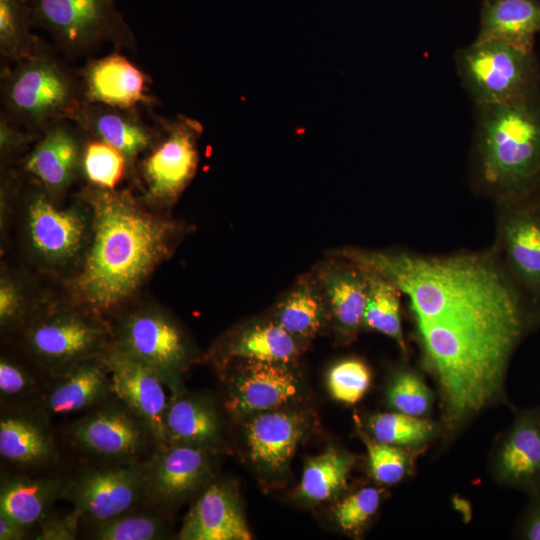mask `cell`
Segmentation results:
<instances>
[{
	"label": "cell",
	"mask_w": 540,
	"mask_h": 540,
	"mask_svg": "<svg viewBox=\"0 0 540 540\" xmlns=\"http://www.w3.org/2000/svg\"><path fill=\"white\" fill-rule=\"evenodd\" d=\"M334 253L407 297L423 365L438 390L444 440L505 400L512 355L539 317L490 248L444 255L362 248Z\"/></svg>",
	"instance_id": "1"
},
{
	"label": "cell",
	"mask_w": 540,
	"mask_h": 540,
	"mask_svg": "<svg viewBox=\"0 0 540 540\" xmlns=\"http://www.w3.org/2000/svg\"><path fill=\"white\" fill-rule=\"evenodd\" d=\"M145 465L83 463L69 472L62 500L71 504L81 527L135 510L146 505Z\"/></svg>",
	"instance_id": "10"
},
{
	"label": "cell",
	"mask_w": 540,
	"mask_h": 540,
	"mask_svg": "<svg viewBox=\"0 0 540 540\" xmlns=\"http://www.w3.org/2000/svg\"><path fill=\"white\" fill-rule=\"evenodd\" d=\"M540 30V2L536 0H484L475 40H495L530 51Z\"/></svg>",
	"instance_id": "28"
},
{
	"label": "cell",
	"mask_w": 540,
	"mask_h": 540,
	"mask_svg": "<svg viewBox=\"0 0 540 540\" xmlns=\"http://www.w3.org/2000/svg\"><path fill=\"white\" fill-rule=\"evenodd\" d=\"M488 471L502 487L527 495L540 489V403L513 409L511 423L494 441Z\"/></svg>",
	"instance_id": "13"
},
{
	"label": "cell",
	"mask_w": 540,
	"mask_h": 540,
	"mask_svg": "<svg viewBox=\"0 0 540 540\" xmlns=\"http://www.w3.org/2000/svg\"><path fill=\"white\" fill-rule=\"evenodd\" d=\"M490 247L525 303L540 318V197L532 193L495 203Z\"/></svg>",
	"instance_id": "8"
},
{
	"label": "cell",
	"mask_w": 540,
	"mask_h": 540,
	"mask_svg": "<svg viewBox=\"0 0 540 540\" xmlns=\"http://www.w3.org/2000/svg\"><path fill=\"white\" fill-rule=\"evenodd\" d=\"M101 358L110 372L114 395L147 423L158 446L165 445L164 416L170 401L165 381L152 368L112 344Z\"/></svg>",
	"instance_id": "15"
},
{
	"label": "cell",
	"mask_w": 540,
	"mask_h": 540,
	"mask_svg": "<svg viewBox=\"0 0 540 540\" xmlns=\"http://www.w3.org/2000/svg\"><path fill=\"white\" fill-rule=\"evenodd\" d=\"M62 437L91 464L145 462L158 446L147 423L116 396L72 419Z\"/></svg>",
	"instance_id": "5"
},
{
	"label": "cell",
	"mask_w": 540,
	"mask_h": 540,
	"mask_svg": "<svg viewBox=\"0 0 540 540\" xmlns=\"http://www.w3.org/2000/svg\"><path fill=\"white\" fill-rule=\"evenodd\" d=\"M59 448L52 423L37 412L1 411L0 458L5 472L55 469Z\"/></svg>",
	"instance_id": "16"
},
{
	"label": "cell",
	"mask_w": 540,
	"mask_h": 540,
	"mask_svg": "<svg viewBox=\"0 0 540 540\" xmlns=\"http://www.w3.org/2000/svg\"><path fill=\"white\" fill-rule=\"evenodd\" d=\"M383 492L373 487H363L345 497L334 509L338 526L348 533H359L377 513Z\"/></svg>",
	"instance_id": "41"
},
{
	"label": "cell",
	"mask_w": 540,
	"mask_h": 540,
	"mask_svg": "<svg viewBox=\"0 0 540 540\" xmlns=\"http://www.w3.org/2000/svg\"><path fill=\"white\" fill-rule=\"evenodd\" d=\"M212 451L190 446H157L145 465V504L169 512L206 485Z\"/></svg>",
	"instance_id": "14"
},
{
	"label": "cell",
	"mask_w": 540,
	"mask_h": 540,
	"mask_svg": "<svg viewBox=\"0 0 540 540\" xmlns=\"http://www.w3.org/2000/svg\"><path fill=\"white\" fill-rule=\"evenodd\" d=\"M513 536L521 540H540V489L528 495V502L514 525Z\"/></svg>",
	"instance_id": "44"
},
{
	"label": "cell",
	"mask_w": 540,
	"mask_h": 540,
	"mask_svg": "<svg viewBox=\"0 0 540 540\" xmlns=\"http://www.w3.org/2000/svg\"><path fill=\"white\" fill-rule=\"evenodd\" d=\"M225 402L234 416L274 410L297 394V379L285 364L247 361Z\"/></svg>",
	"instance_id": "24"
},
{
	"label": "cell",
	"mask_w": 540,
	"mask_h": 540,
	"mask_svg": "<svg viewBox=\"0 0 540 540\" xmlns=\"http://www.w3.org/2000/svg\"><path fill=\"white\" fill-rule=\"evenodd\" d=\"M27 212L30 243L40 257L59 263L78 253L85 232L79 214L56 208L43 193L32 195Z\"/></svg>",
	"instance_id": "25"
},
{
	"label": "cell",
	"mask_w": 540,
	"mask_h": 540,
	"mask_svg": "<svg viewBox=\"0 0 540 540\" xmlns=\"http://www.w3.org/2000/svg\"><path fill=\"white\" fill-rule=\"evenodd\" d=\"M526 100L475 106L470 181L494 203L532 193L540 175V115Z\"/></svg>",
	"instance_id": "3"
},
{
	"label": "cell",
	"mask_w": 540,
	"mask_h": 540,
	"mask_svg": "<svg viewBox=\"0 0 540 540\" xmlns=\"http://www.w3.org/2000/svg\"><path fill=\"white\" fill-rule=\"evenodd\" d=\"M81 529L78 514L70 511L53 510L38 526L33 536L36 540H75Z\"/></svg>",
	"instance_id": "42"
},
{
	"label": "cell",
	"mask_w": 540,
	"mask_h": 540,
	"mask_svg": "<svg viewBox=\"0 0 540 540\" xmlns=\"http://www.w3.org/2000/svg\"><path fill=\"white\" fill-rule=\"evenodd\" d=\"M273 320L296 339H311L320 332L329 314L313 272L298 278L283 295Z\"/></svg>",
	"instance_id": "29"
},
{
	"label": "cell",
	"mask_w": 540,
	"mask_h": 540,
	"mask_svg": "<svg viewBox=\"0 0 540 540\" xmlns=\"http://www.w3.org/2000/svg\"><path fill=\"white\" fill-rule=\"evenodd\" d=\"M33 26L46 30L67 56H83L109 42L135 49L134 35L115 0H28Z\"/></svg>",
	"instance_id": "6"
},
{
	"label": "cell",
	"mask_w": 540,
	"mask_h": 540,
	"mask_svg": "<svg viewBox=\"0 0 540 540\" xmlns=\"http://www.w3.org/2000/svg\"><path fill=\"white\" fill-rule=\"evenodd\" d=\"M462 87L475 106L526 97L533 75L530 51L495 40H475L455 53Z\"/></svg>",
	"instance_id": "9"
},
{
	"label": "cell",
	"mask_w": 540,
	"mask_h": 540,
	"mask_svg": "<svg viewBox=\"0 0 540 540\" xmlns=\"http://www.w3.org/2000/svg\"><path fill=\"white\" fill-rule=\"evenodd\" d=\"M372 372L368 364L359 358H345L336 362L327 375L331 396L342 403H358L368 392Z\"/></svg>",
	"instance_id": "40"
},
{
	"label": "cell",
	"mask_w": 540,
	"mask_h": 540,
	"mask_svg": "<svg viewBox=\"0 0 540 540\" xmlns=\"http://www.w3.org/2000/svg\"><path fill=\"white\" fill-rule=\"evenodd\" d=\"M92 240L72 289L81 311L103 320L122 306L170 253L176 225L128 192L91 186Z\"/></svg>",
	"instance_id": "2"
},
{
	"label": "cell",
	"mask_w": 540,
	"mask_h": 540,
	"mask_svg": "<svg viewBox=\"0 0 540 540\" xmlns=\"http://www.w3.org/2000/svg\"><path fill=\"white\" fill-rule=\"evenodd\" d=\"M88 136L119 150L131 162L158 139L157 127L148 124L138 108H118L86 101L72 119Z\"/></svg>",
	"instance_id": "22"
},
{
	"label": "cell",
	"mask_w": 540,
	"mask_h": 540,
	"mask_svg": "<svg viewBox=\"0 0 540 540\" xmlns=\"http://www.w3.org/2000/svg\"><path fill=\"white\" fill-rule=\"evenodd\" d=\"M297 340L272 319L241 330L220 351L224 360L287 364L299 353Z\"/></svg>",
	"instance_id": "30"
},
{
	"label": "cell",
	"mask_w": 540,
	"mask_h": 540,
	"mask_svg": "<svg viewBox=\"0 0 540 540\" xmlns=\"http://www.w3.org/2000/svg\"><path fill=\"white\" fill-rule=\"evenodd\" d=\"M365 270L368 278V295L363 327L392 339L401 352L407 355L408 346L404 337L401 315L400 297L402 294L387 279L373 271Z\"/></svg>",
	"instance_id": "32"
},
{
	"label": "cell",
	"mask_w": 540,
	"mask_h": 540,
	"mask_svg": "<svg viewBox=\"0 0 540 540\" xmlns=\"http://www.w3.org/2000/svg\"><path fill=\"white\" fill-rule=\"evenodd\" d=\"M82 528H86L87 538L95 540H160L168 536V512L144 505Z\"/></svg>",
	"instance_id": "34"
},
{
	"label": "cell",
	"mask_w": 540,
	"mask_h": 540,
	"mask_svg": "<svg viewBox=\"0 0 540 540\" xmlns=\"http://www.w3.org/2000/svg\"><path fill=\"white\" fill-rule=\"evenodd\" d=\"M181 540H250L252 534L238 497L227 484L205 486L192 504L178 533Z\"/></svg>",
	"instance_id": "23"
},
{
	"label": "cell",
	"mask_w": 540,
	"mask_h": 540,
	"mask_svg": "<svg viewBox=\"0 0 540 540\" xmlns=\"http://www.w3.org/2000/svg\"><path fill=\"white\" fill-rule=\"evenodd\" d=\"M127 162L126 157L113 146L86 135L81 170L92 186L115 189L124 177Z\"/></svg>",
	"instance_id": "39"
},
{
	"label": "cell",
	"mask_w": 540,
	"mask_h": 540,
	"mask_svg": "<svg viewBox=\"0 0 540 540\" xmlns=\"http://www.w3.org/2000/svg\"><path fill=\"white\" fill-rule=\"evenodd\" d=\"M367 428L368 435L378 442L416 450H422L443 432L440 421L393 410L372 414Z\"/></svg>",
	"instance_id": "33"
},
{
	"label": "cell",
	"mask_w": 540,
	"mask_h": 540,
	"mask_svg": "<svg viewBox=\"0 0 540 540\" xmlns=\"http://www.w3.org/2000/svg\"><path fill=\"white\" fill-rule=\"evenodd\" d=\"M78 75L88 102L118 108H139L154 102L149 76L120 53L88 61Z\"/></svg>",
	"instance_id": "21"
},
{
	"label": "cell",
	"mask_w": 540,
	"mask_h": 540,
	"mask_svg": "<svg viewBox=\"0 0 540 540\" xmlns=\"http://www.w3.org/2000/svg\"><path fill=\"white\" fill-rule=\"evenodd\" d=\"M113 396L110 372L99 356L49 377L34 411L52 423L55 419L79 416Z\"/></svg>",
	"instance_id": "17"
},
{
	"label": "cell",
	"mask_w": 540,
	"mask_h": 540,
	"mask_svg": "<svg viewBox=\"0 0 540 540\" xmlns=\"http://www.w3.org/2000/svg\"><path fill=\"white\" fill-rule=\"evenodd\" d=\"M32 21L28 0H0V53L17 63L28 57L37 37L31 33Z\"/></svg>",
	"instance_id": "37"
},
{
	"label": "cell",
	"mask_w": 540,
	"mask_h": 540,
	"mask_svg": "<svg viewBox=\"0 0 540 540\" xmlns=\"http://www.w3.org/2000/svg\"><path fill=\"white\" fill-rule=\"evenodd\" d=\"M160 134L141 164L147 195L161 203L176 200L198 166L201 123L184 115L160 118Z\"/></svg>",
	"instance_id": "12"
},
{
	"label": "cell",
	"mask_w": 540,
	"mask_h": 540,
	"mask_svg": "<svg viewBox=\"0 0 540 540\" xmlns=\"http://www.w3.org/2000/svg\"><path fill=\"white\" fill-rule=\"evenodd\" d=\"M367 450L368 467L374 480L383 485H395L415 470L416 457L422 450L410 449L378 442L362 434Z\"/></svg>",
	"instance_id": "38"
},
{
	"label": "cell",
	"mask_w": 540,
	"mask_h": 540,
	"mask_svg": "<svg viewBox=\"0 0 540 540\" xmlns=\"http://www.w3.org/2000/svg\"><path fill=\"white\" fill-rule=\"evenodd\" d=\"M111 341V327L83 311H55L35 317L22 334L27 356L48 377L101 356Z\"/></svg>",
	"instance_id": "7"
},
{
	"label": "cell",
	"mask_w": 540,
	"mask_h": 540,
	"mask_svg": "<svg viewBox=\"0 0 540 540\" xmlns=\"http://www.w3.org/2000/svg\"><path fill=\"white\" fill-rule=\"evenodd\" d=\"M385 400L393 411L430 418L435 403V393L419 371L411 367L399 366L389 374Z\"/></svg>",
	"instance_id": "36"
},
{
	"label": "cell",
	"mask_w": 540,
	"mask_h": 540,
	"mask_svg": "<svg viewBox=\"0 0 540 540\" xmlns=\"http://www.w3.org/2000/svg\"><path fill=\"white\" fill-rule=\"evenodd\" d=\"M48 376L34 373L23 364L2 356L0 359L1 411H34L44 393Z\"/></svg>",
	"instance_id": "35"
},
{
	"label": "cell",
	"mask_w": 540,
	"mask_h": 540,
	"mask_svg": "<svg viewBox=\"0 0 540 540\" xmlns=\"http://www.w3.org/2000/svg\"><path fill=\"white\" fill-rule=\"evenodd\" d=\"M354 462L352 454L333 447L310 458L306 462L297 496L308 502L336 497L346 489Z\"/></svg>",
	"instance_id": "31"
},
{
	"label": "cell",
	"mask_w": 540,
	"mask_h": 540,
	"mask_svg": "<svg viewBox=\"0 0 540 540\" xmlns=\"http://www.w3.org/2000/svg\"><path fill=\"white\" fill-rule=\"evenodd\" d=\"M24 161V169L42 183L50 195L63 192L79 169L85 133L72 120L51 123Z\"/></svg>",
	"instance_id": "20"
},
{
	"label": "cell",
	"mask_w": 540,
	"mask_h": 540,
	"mask_svg": "<svg viewBox=\"0 0 540 540\" xmlns=\"http://www.w3.org/2000/svg\"><path fill=\"white\" fill-rule=\"evenodd\" d=\"M166 444L190 445L213 451L221 424L212 403L202 397L172 394L164 416Z\"/></svg>",
	"instance_id": "27"
},
{
	"label": "cell",
	"mask_w": 540,
	"mask_h": 540,
	"mask_svg": "<svg viewBox=\"0 0 540 540\" xmlns=\"http://www.w3.org/2000/svg\"><path fill=\"white\" fill-rule=\"evenodd\" d=\"M27 538H31V535L25 528L0 512V540H23Z\"/></svg>",
	"instance_id": "46"
},
{
	"label": "cell",
	"mask_w": 540,
	"mask_h": 540,
	"mask_svg": "<svg viewBox=\"0 0 540 540\" xmlns=\"http://www.w3.org/2000/svg\"><path fill=\"white\" fill-rule=\"evenodd\" d=\"M37 136L36 132L30 131L11 120L7 114L1 111L0 115V149L2 157L6 158L17 152Z\"/></svg>",
	"instance_id": "43"
},
{
	"label": "cell",
	"mask_w": 540,
	"mask_h": 540,
	"mask_svg": "<svg viewBox=\"0 0 540 540\" xmlns=\"http://www.w3.org/2000/svg\"><path fill=\"white\" fill-rule=\"evenodd\" d=\"M111 331L113 346L156 371L172 394L180 391L178 377L188 361V344L171 318L155 309H139Z\"/></svg>",
	"instance_id": "11"
},
{
	"label": "cell",
	"mask_w": 540,
	"mask_h": 540,
	"mask_svg": "<svg viewBox=\"0 0 540 540\" xmlns=\"http://www.w3.org/2000/svg\"><path fill=\"white\" fill-rule=\"evenodd\" d=\"M23 301L15 285L2 278L0 283V324L2 329L12 327L23 317Z\"/></svg>",
	"instance_id": "45"
},
{
	"label": "cell",
	"mask_w": 540,
	"mask_h": 540,
	"mask_svg": "<svg viewBox=\"0 0 540 540\" xmlns=\"http://www.w3.org/2000/svg\"><path fill=\"white\" fill-rule=\"evenodd\" d=\"M86 102L81 79L37 37L32 53L2 69V110L16 124L42 132L59 120H72Z\"/></svg>",
	"instance_id": "4"
},
{
	"label": "cell",
	"mask_w": 540,
	"mask_h": 540,
	"mask_svg": "<svg viewBox=\"0 0 540 540\" xmlns=\"http://www.w3.org/2000/svg\"><path fill=\"white\" fill-rule=\"evenodd\" d=\"M69 472L57 468L41 472H2L0 512L34 536L40 523L54 510V504L62 500Z\"/></svg>",
	"instance_id": "19"
},
{
	"label": "cell",
	"mask_w": 540,
	"mask_h": 540,
	"mask_svg": "<svg viewBox=\"0 0 540 540\" xmlns=\"http://www.w3.org/2000/svg\"><path fill=\"white\" fill-rule=\"evenodd\" d=\"M305 424L302 415L295 412L270 410L257 413L245 426L251 460L272 472L283 470L303 438Z\"/></svg>",
	"instance_id": "26"
},
{
	"label": "cell",
	"mask_w": 540,
	"mask_h": 540,
	"mask_svg": "<svg viewBox=\"0 0 540 540\" xmlns=\"http://www.w3.org/2000/svg\"><path fill=\"white\" fill-rule=\"evenodd\" d=\"M312 272L326 302L329 321L342 339H353L363 328L368 295L366 270L333 254V259L320 264Z\"/></svg>",
	"instance_id": "18"
}]
</instances>
